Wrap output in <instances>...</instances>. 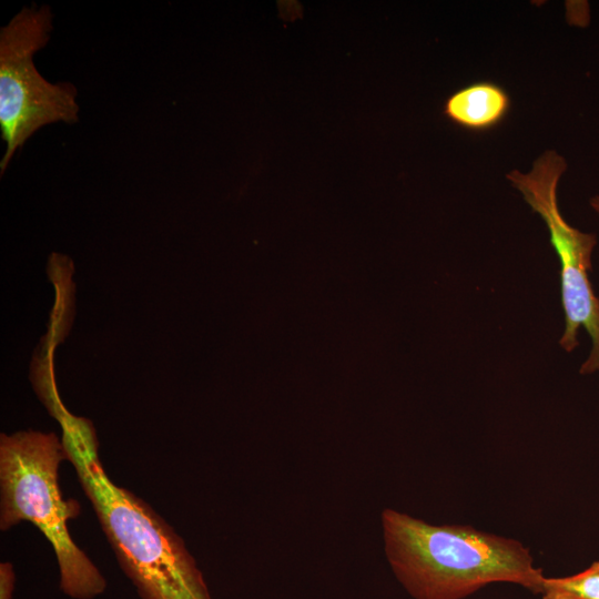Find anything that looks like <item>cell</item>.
I'll return each instance as SVG.
<instances>
[{"label":"cell","mask_w":599,"mask_h":599,"mask_svg":"<svg viewBox=\"0 0 599 599\" xmlns=\"http://www.w3.org/2000/svg\"><path fill=\"white\" fill-rule=\"evenodd\" d=\"M44 406L59 422L68 460L140 597L212 599L183 539L146 502L109 477L92 423L71 414L58 396Z\"/></svg>","instance_id":"6da1fadb"},{"label":"cell","mask_w":599,"mask_h":599,"mask_svg":"<svg viewBox=\"0 0 599 599\" xmlns=\"http://www.w3.org/2000/svg\"><path fill=\"white\" fill-rule=\"evenodd\" d=\"M382 526L387 561L414 599H464L494 582L542 592V570L517 540L393 509L382 512Z\"/></svg>","instance_id":"7a4b0ae2"},{"label":"cell","mask_w":599,"mask_h":599,"mask_svg":"<svg viewBox=\"0 0 599 599\" xmlns=\"http://www.w3.org/2000/svg\"><path fill=\"white\" fill-rule=\"evenodd\" d=\"M65 459L54 433L1 434L0 529L32 522L54 550L61 590L74 599H92L103 593L106 582L70 536L68 521L80 514V505L62 497L59 466Z\"/></svg>","instance_id":"3957f363"},{"label":"cell","mask_w":599,"mask_h":599,"mask_svg":"<svg viewBox=\"0 0 599 599\" xmlns=\"http://www.w3.org/2000/svg\"><path fill=\"white\" fill-rule=\"evenodd\" d=\"M49 7L23 8L0 32V130L6 150L1 174L14 153L44 125L79 120L77 88L51 83L37 70L33 55L50 39Z\"/></svg>","instance_id":"277c9868"},{"label":"cell","mask_w":599,"mask_h":599,"mask_svg":"<svg viewBox=\"0 0 599 599\" xmlns=\"http://www.w3.org/2000/svg\"><path fill=\"white\" fill-rule=\"evenodd\" d=\"M566 170V160L549 150L535 161L529 172L514 170L506 177L531 210L540 215L549 231L550 244L560 264L565 314V329L559 344L566 352H572L579 345V328L586 329L591 338V349L579 372L588 375L599 370V297L589 280L597 236L571 226L560 213L557 187Z\"/></svg>","instance_id":"5b68a950"},{"label":"cell","mask_w":599,"mask_h":599,"mask_svg":"<svg viewBox=\"0 0 599 599\" xmlns=\"http://www.w3.org/2000/svg\"><path fill=\"white\" fill-rule=\"evenodd\" d=\"M510 109L506 90L490 81L465 85L448 97L445 115L461 129L485 132L499 125Z\"/></svg>","instance_id":"8992f818"},{"label":"cell","mask_w":599,"mask_h":599,"mask_svg":"<svg viewBox=\"0 0 599 599\" xmlns=\"http://www.w3.org/2000/svg\"><path fill=\"white\" fill-rule=\"evenodd\" d=\"M542 599H599V561L566 577H545Z\"/></svg>","instance_id":"52a82bcc"},{"label":"cell","mask_w":599,"mask_h":599,"mask_svg":"<svg viewBox=\"0 0 599 599\" xmlns=\"http://www.w3.org/2000/svg\"><path fill=\"white\" fill-rule=\"evenodd\" d=\"M14 570L10 562L0 565V599H11L14 590Z\"/></svg>","instance_id":"ba28073f"},{"label":"cell","mask_w":599,"mask_h":599,"mask_svg":"<svg viewBox=\"0 0 599 599\" xmlns=\"http://www.w3.org/2000/svg\"><path fill=\"white\" fill-rule=\"evenodd\" d=\"M591 209L597 213L599 217V195H596L589 201Z\"/></svg>","instance_id":"9c48e42d"}]
</instances>
